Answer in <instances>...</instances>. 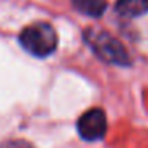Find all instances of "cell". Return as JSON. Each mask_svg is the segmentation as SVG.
<instances>
[{"label":"cell","instance_id":"3957f363","mask_svg":"<svg viewBox=\"0 0 148 148\" xmlns=\"http://www.w3.org/2000/svg\"><path fill=\"white\" fill-rule=\"evenodd\" d=\"M78 134L84 140H100L107 132V116L100 108H91L80 116L77 123Z\"/></svg>","mask_w":148,"mask_h":148},{"label":"cell","instance_id":"6da1fadb","mask_svg":"<svg viewBox=\"0 0 148 148\" xmlns=\"http://www.w3.org/2000/svg\"><path fill=\"white\" fill-rule=\"evenodd\" d=\"M19 42L27 53L37 58L53 54L58 46V34L48 23H35L21 32Z\"/></svg>","mask_w":148,"mask_h":148},{"label":"cell","instance_id":"7a4b0ae2","mask_svg":"<svg viewBox=\"0 0 148 148\" xmlns=\"http://www.w3.org/2000/svg\"><path fill=\"white\" fill-rule=\"evenodd\" d=\"M84 38L89 43L94 54L97 58H100L102 61L115 65L131 64V59H129V54L124 49V46L115 37L110 35L108 32H103V30L99 29H88L84 32Z\"/></svg>","mask_w":148,"mask_h":148},{"label":"cell","instance_id":"5b68a950","mask_svg":"<svg viewBox=\"0 0 148 148\" xmlns=\"http://www.w3.org/2000/svg\"><path fill=\"white\" fill-rule=\"evenodd\" d=\"M72 3L78 11L91 18H99L107 8V0H72Z\"/></svg>","mask_w":148,"mask_h":148},{"label":"cell","instance_id":"277c9868","mask_svg":"<svg viewBox=\"0 0 148 148\" xmlns=\"http://www.w3.org/2000/svg\"><path fill=\"white\" fill-rule=\"evenodd\" d=\"M116 11L121 16L134 18L148 13V0H118Z\"/></svg>","mask_w":148,"mask_h":148},{"label":"cell","instance_id":"8992f818","mask_svg":"<svg viewBox=\"0 0 148 148\" xmlns=\"http://www.w3.org/2000/svg\"><path fill=\"white\" fill-rule=\"evenodd\" d=\"M0 148H34V147L26 140H8Z\"/></svg>","mask_w":148,"mask_h":148}]
</instances>
